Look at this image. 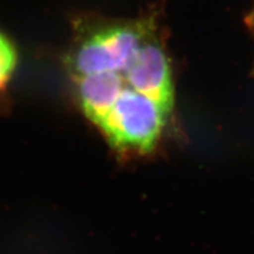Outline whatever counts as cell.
I'll list each match as a JSON object with an SVG mask.
<instances>
[{"mask_svg":"<svg viewBox=\"0 0 254 254\" xmlns=\"http://www.w3.org/2000/svg\"><path fill=\"white\" fill-rule=\"evenodd\" d=\"M67 67L82 112L117 154L142 157L157 147L176 105L160 9L82 19Z\"/></svg>","mask_w":254,"mask_h":254,"instance_id":"6da1fadb","label":"cell"},{"mask_svg":"<svg viewBox=\"0 0 254 254\" xmlns=\"http://www.w3.org/2000/svg\"><path fill=\"white\" fill-rule=\"evenodd\" d=\"M17 51L4 34L0 33V92L5 90L17 66Z\"/></svg>","mask_w":254,"mask_h":254,"instance_id":"7a4b0ae2","label":"cell"},{"mask_svg":"<svg viewBox=\"0 0 254 254\" xmlns=\"http://www.w3.org/2000/svg\"><path fill=\"white\" fill-rule=\"evenodd\" d=\"M246 25L247 27H249V30L251 31V33H252V37L254 40V5L246 15Z\"/></svg>","mask_w":254,"mask_h":254,"instance_id":"3957f363","label":"cell"}]
</instances>
